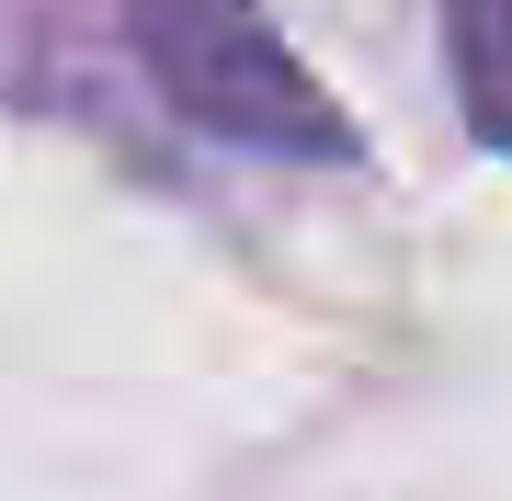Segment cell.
Returning <instances> with one entry per match:
<instances>
[{"label":"cell","instance_id":"cell-1","mask_svg":"<svg viewBox=\"0 0 512 501\" xmlns=\"http://www.w3.org/2000/svg\"><path fill=\"white\" fill-rule=\"evenodd\" d=\"M137 57L194 126L239 137V149H342L330 103L308 92V69L274 46V23L251 0H137Z\"/></svg>","mask_w":512,"mask_h":501}]
</instances>
